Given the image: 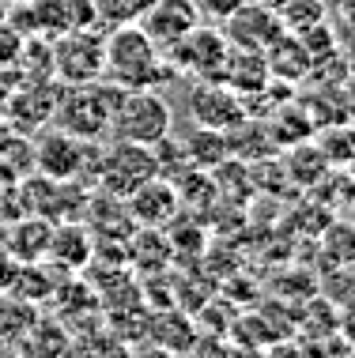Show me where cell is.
Listing matches in <instances>:
<instances>
[{
  "label": "cell",
  "instance_id": "obj_4",
  "mask_svg": "<svg viewBox=\"0 0 355 358\" xmlns=\"http://www.w3.org/2000/svg\"><path fill=\"white\" fill-rule=\"evenodd\" d=\"M53 45V80L64 87H83L102 80V45L106 34H95L91 27H72V31L57 34Z\"/></svg>",
  "mask_w": 355,
  "mask_h": 358
},
{
  "label": "cell",
  "instance_id": "obj_8",
  "mask_svg": "<svg viewBox=\"0 0 355 358\" xmlns=\"http://www.w3.org/2000/svg\"><path fill=\"white\" fill-rule=\"evenodd\" d=\"M197 23H204L197 0H151L137 19V27L159 45L162 53H167L174 42H181Z\"/></svg>",
  "mask_w": 355,
  "mask_h": 358
},
{
  "label": "cell",
  "instance_id": "obj_3",
  "mask_svg": "<svg viewBox=\"0 0 355 358\" xmlns=\"http://www.w3.org/2000/svg\"><path fill=\"white\" fill-rule=\"evenodd\" d=\"M174 129V113L162 94H155L151 87L140 91H121L118 106H113L110 117V136L113 140H129V143H144V148H155L170 136Z\"/></svg>",
  "mask_w": 355,
  "mask_h": 358
},
{
  "label": "cell",
  "instance_id": "obj_13",
  "mask_svg": "<svg viewBox=\"0 0 355 358\" xmlns=\"http://www.w3.org/2000/svg\"><path fill=\"white\" fill-rule=\"evenodd\" d=\"M265 57H268V69H272V80L295 83V80H302V76L314 72V61H310V53H306V45L299 42V34H287L284 31L265 50Z\"/></svg>",
  "mask_w": 355,
  "mask_h": 358
},
{
  "label": "cell",
  "instance_id": "obj_5",
  "mask_svg": "<svg viewBox=\"0 0 355 358\" xmlns=\"http://www.w3.org/2000/svg\"><path fill=\"white\" fill-rule=\"evenodd\" d=\"M99 181L110 196H129L137 192L144 181H151L159 173V159L155 148H144V143H129V140H113V148L99 151Z\"/></svg>",
  "mask_w": 355,
  "mask_h": 358
},
{
  "label": "cell",
  "instance_id": "obj_20",
  "mask_svg": "<svg viewBox=\"0 0 355 358\" xmlns=\"http://www.w3.org/2000/svg\"><path fill=\"white\" fill-rule=\"evenodd\" d=\"M249 4H265V8H280V0H249Z\"/></svg>",
  "mask_w": 355,
  "mask_h": 358
},
{
  "label": "cell",
  "instance_id": "obj_18",
  "mask_svg": "<svg viewBox=\"0 0 355 358\" xmlns=\"http://www.w3.org/2000/svg\"><path fill=\"white\" fill-rule=\"evenodd\" d=\"M340 336L355 347V309H344V317H340Z\"/></svg>",
  "mask_w": 355,
  "mask_h": 358
},
{
  "label": "cell",
  "instance_id": "obj_6",
  "mask_svg": "<svg viewBox=\"0 0 355 358\" xmlns=\"http://www.w3.org/2000/svg\"><path fill=\"white\" fill-rule=\"evenodd\" d=\"M227 53H231V42L219 27H208V23H197L181 42H174L167 53L170 69L181 72V76H193V80H219L223 76V64H227Z\"/></svg>",
  "mask_w": 355,
  "mask_h": 358
},
{
  "label": "cell",
  "instance_id": "obj_10",
  "mask_svg": "<svg viewBox=\"0 0 355 358\" xmlns=\"http://www.w3.org/2000/svg\"><path fill=\"white\" fill-rule=\"evenodd\" d=\"M181 208V196H178V185L170 178L155 173L151 181H144L137 192L125 196V211L140 222V227L155 230V227H167L174 219V211Z\"/></svg>",
  "mask_w": 355,
  "mask_h": 358
},
{
  "label": "cell",
  "instance_id": "obj_19",
  "mask_svg": "<svg viewBox=\"0 0 355 358\" xmlns=\"http://www.w3.org/2000/svg\"><path fill=\"white\" fill-rule=\"evenodd\" d=\"M329 12H340L344 19H355V0H325Z\"/></svg>",
  "mask_w": 355,
  "mask_h": 358
},
{
  "label": "cell",
  "instance_id": "obj_12",
  "mask_svg": "<svg viewBox=\"0 0 355 358\" xmlns=\"http://www.w3.org/2000/svg\"><path fill=\"white\" fill-rule=\"evenodd\" d=\"M219 83H227L235 94H242V99H249V94H265L268 87H272L268 57L261 50H238V45H231Z\"/></svg>",
  "mask_w": 355,
  "mask_h": 358
},
{
  "label": "cell",
  "instance_id": "obj_7",
  "mask_svg": "<svg viewBox=\"0 0 355 358\" xmlns=\"http://www.w3.org/2000/svg\"><path fill=\"white\" fill-rule=\"evenodd\" d=\"M189 117L193 124H204V129H219V132H235L246 124V99L235 94L227 83L219 80H197L193 91H189Z\"/></svg>",
  "mask_w": 355,
  "mask_h": 358
},
{
  "label": "cell",
  "instance_id": "obj_1",
  "mask_svg": "<svg viewBox=\"0 0 355 358\" xmlns=\"http://www.w3.org/2000/svg\"><path fill=\"white\" fill-rule=\"evenodd\" d=\"M170 76H174L170 61L137 23H121L118 31L106 34V45H102V80L125 87V91H140V87H159Z\"/></svg>",
  "mask_w": 355,
  "mask_h": 358
},
{
  "label": "cell",
  "instance_id": "obj_21",
  "mask_svg": "<svg viewBox=\"0 0 355 358\" xmlns=\"http://www.w3.org/2000/svg\"><path fill=\"white\" fill-rule=\"evenodd\" d=\"M0 15H4V0H0Z\"/></svg>",
  "mask_w": 355,
  "mask_h": 358
},
{
  "label": "cell",
  "instance_id": "obj_15",
  "mask_svg": "<svg viewBox=\"0 0 355 358\" xmlns=\"http://www.w3.org/2000/svg\"><path fill=\"white\" fill-rule=\"evenodd\" d=\"M276 15H280L287 34H302V31H310V27L329 19V4L325 0H280Z\"/></svg>",
  "mask_w": 355,
  "mask_h": 358
},
{
  "label": "cell",
  "instance_id": "obj_2",
  "mask_svg": "<svg viewBox=\"0 0 355 358\" xmlns=\"http://www.w3.org/2000/svg\"><path fill=\"white\" fill-rule=\"evenodd\" d=\"M121 91L125 87L110 83V80H95V83H83V87H64V91H57L53 117L61 124V132H69L76 140L106 136Z\"/></svg>",
  "mask_w": 355,
  "mask_h": 358
},
{
  "label": "cell",
  "instance_id": "obj_9",
  "mask_svg": "<svg viewBox=\"0 0 355 358\" xmlns=\"http://www.w3.org/2000/svg\"><path fill=\"white\" fill-rule=\"evenodd\" d=\"M223 34L227 42L238 45V50H268V45L276 42V38L284 34V23L280 15H276V8H265V4H246L231 12L223 19Z\"/></svg>",
  "mask_w": 355,
  "mask_h": 358
},
{
  "label": "cell",
  "instance_id": "obj_16",
  "mask_svg": "<svg viewBox=\"0 0 355 358\" xmlns=\"http://www.w3.org/2000/svg\"><path fill=\"white\" fill-rule=\"evenodd\" d=\"M23 50H27V34L15 31V27L0 15V72H4V69H19Z\"/></svg>",
  "mask_w": 355,
  "mask_h": 358
},
{
  "label": "cell",
  "instance_id": "obj_17",
  "mask_svg": "<svg viewBox=\"0 0 355 358\" xmlns=\"http://www.w3.org/2000/svg\"><path fill=\"white\" fill-rule=\"evenodd\" d=\"M246 0H197V8H200V15L204 19H216V23H223L231 12H238Z\"/></svg>",
  "mask_w": 355,
  "mask_h": 358
},
{
  "label": "cell",
  "instance_id": "obj_11",
  "mask_svg": "<svg viewBox=\"0 0 355 358\" xmlns=\"http://www.w3.org/2000/svg\"><path fill=\"white\" fill-rule=\"evenodd\" d=\"M95 140H76L69 132H57L38 143V170L50 181H72L88 162V148Z\"/></svg>",
  "mask_w": 355,
  "mask_h": 358
},
{
  "label": "cell",
  "instance_id": "obj_14",
  "mask_svg": "<svg viewBox=\"0 0 355 358\" xmlns=\"http://www.w3.org/2000/svg\"><path fill=\"white\" fill-rule=\"evenodd\" d=\"M181 151H186V162H189V166H197V170H216L219 162L231 155V143H227V132L197 124L193 136L181 143Z\"/></svg>",
  "mask_w": 355,
  "mask_h": 358
}]
</instances>
